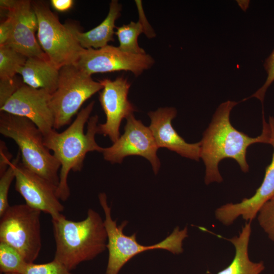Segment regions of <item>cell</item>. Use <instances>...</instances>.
<instances>
[{"mask_svg": "<svg viewBox=\"0 0 274 274\" xmlns=\"http://www.w3.org/2000/svg\"><path fill=\"white\" fill-rule=\"evenodd\" d=\"M238 102L228 100L221 103L203 132L200 142V157L206 167L204 182L209 185L221 183L223 178L219 170L220 162L225 158L234 160L242 172L247 173L249 166L246 159L248 147L256 143L271 144L272 130L264 118L262 109L263 128L260 135L252 138L237 130L231 124L230 115Z\"/></svg>", "mask_w": 274, "mask_h": 274, "instance_id": "6da1fadb", "label": "cell"}, {"mask_svg": "<svg viewBox=\"0 0 274 274\" xmlns=\"http://www.w3.org/2000/svg\"><path fill=\"white\" fill-rule=\"evenodd\" d=\"M94 101H91L78 113L75 120L61 132L55 129L44 136L45 146L53 152L59 162V181L56 195L60 200L66 201L70 195L67 178L71 170L80 172L86 155L89 152L102 153L104 148L95 141L98 133L97 115L90 117Z\"/></svg>", "mask_w": 274, "mask_h": 274, "instance_id": "7a4b0ae2", "label": "cell"}, {"mask_svg": "<svg viewBox=\"0 0 274 274\" xmlns=\"http://www.w3.org/2000/svg\"><path fill=\"white\" fill-rule=\"evenodd\" d=\"M52 222L56 246L54 259L71 271L81 263L93 259L107 248L104 221L92 209L82 221L70 220L62 214Z\"/></svg>", "mask_w": 274, "mask_h": 274, "instance_id": "3957f363", "label": "cell"}, {"mask_svg": "<svg viewBox=\"0 0 274 274\" xmlns=\"http://www.w3.org/2000/svg\"><path fill=\"white\" fill-rule=\"evenodd\" d=\"M0 133L16 143L25 167L58 186L60 164L45 146L42 132L32 121L1 112Z\"/></svg>", "mask_w": 274, "mask_h": 274, "instance_id": "277c9868", "label": "cell"}, {"mask_svg": "<svg viewBox=\"0 0 274 274\" xmlns=\"http://www.w3.org/2000/svg\"><path fill=\"white\" fill-rule=\"evenodd\" d=\"M99 203L105 215L104 220L107 234V248L109 252L106 274H118L123 266L136 255L149 250L163 249L174 254H180L183 252V242L188 236V228L185 227L180 229L174 228L173 232L161 242L150 246H143L136 241V233L130 236L123 233L127 225V221L119 225L117 220H113L111 208L107 202L105 193L98 195Z\"/></svg>", "mask_w": 274, "mask_h": 274, "instance_id": "5b68a950", "label": "cell"}, {"mask_svg": "<svg viewBox=\"0 0 274 274\" xmlns=\"http://www.w3.org/2000/svg\"><path fill=\"white\" fill-rule=\"evenodd\" d=\"M103 88L101 84L74 64L59 69L58 85L51 95L50 105L54 115V129L69 124L88 99Z\"/></svg>", "mask_w": 274, "mask_h": 274, "instance_id": "8992f818", "label": "cell"}, {"mask_svg": "<svg viewBox=\"0 0 274 274\" xmlns=\"http://www.w3.org/2000/svg\"><path fill=\"white\" fill-rule=\"evenodd\" d=\"M31 3L38 21L39 44L49 61L59 70L75 64L84 48L77 41L67 24L61 23L46 2Z\"/></svg>", "mask_w": 274, "mask_h": 274, "instance_id": "52a82bcc", "label": "cell"}, {"mask_svg": "<svg viewBox=\"0 0 274 274\" xmlns=\"http://www.w3.org/2000/svg\"><path fill=\"white\" fill-rule=\"evenodd\" d=\"M41 213L20 204L10 206L1 217L0 242L16 249L28 263L34 262L41 249Z\"/></svg>", "mask_w": 274, "mask_h": 274, "instance_id": "ba28073f", "label": "cell"}, {"mask_svg": "<svg viewBox=\"0 0 274 274\" xmlns=\"http://www.w3.org/2000/svg\"><path fill=\"white\" fill-rule=\"evenodd\" d=\"M153 57L146 53L135 54L109 45L99 49H84L74 64L88 75L98 73L129 71L135 77L154 64Z\"/></svg>", "mask_w": 274, "mask_h": 274, "instance_id": "9c48e42d", "label": "cell"}, {"mask_svg": "<svg viewBox=\"0 0 274 274\" xmlns=\"http://www.w3.org/2000/svg\"><path fill=\"white\" fill-rule=\"evenodd\" d=\"M158 149L149 127L132 114L126 118L124 133L112 146L104 148L102 153L104 159L113 164L121 163L128 156L143 157L150 161L157 174L160 167Z\"/></svg>", "mask_w": 274, "mask_h": 274, "instance_id": "30bf717a", "label": "cell"}, {"mask_svg": "<svg viewBox=\"0 0 274 274\" xmlns=\"http://www.w3.org/2000/svg\"><path fill=\"white\" fill-rule=\"evenodd\" d=\"M19 151L12 161L15 172V188L25 204L49 214L52 219L59 217L64 206L56 195L57 187L25 167L20 162Z\"/></svg>", "mask_w": 274, "mask_h": 274, "instance_id": "8fae6325", "label": "cell"}, {"mask_svg": "<svg viewBox=\"0 0 274 274\" xmlns=\"http://www.w3.org/2000/svg\"><path fill=\"white\" fill-rule=\"evenodd\" d=\"M98 81L103 86L99 94V101L106 120L104 123L98 124V134L108 136L114 143L120 136L119 128L122 120L136 111L128 98L130 83L124 77Z\"/></svg>", "mask_w": 274, "mask_h": 274, "instance_id": "7c38bea8", "label": "cell"}, {"mask_svg": "<svg viewBox=\"0 0 274 274\" xmlns=\"http://www.w3.org/2000/svg\"><path fill=\"white\" fill-rule=\"evenodd\" d=\"M51 95L44 89L23 84L0 107V111L29 119L45 136L54 130V115L50 105Z\"/></svg>", "mask_w": 274, "mask_h": 274, "instance_id": "4fadbf2b", "label": "cell"}, {"mask_svg": "<svg viewBox=\"0 0 274 274\" xmlns=\"http://www.w3.org/2000/svg\"><path fill=\"white\" fill-rule=\"evenodd\" d=\"M269 123L272 130L273 151L270 164L265 169L263 181L254 194L245 198L238 203H227L217 208L215 212L217 220L225 225H230L238 217L251 222L257 215L262 206L274 197V118L269 117Z\"/></svg>", "mask_w": 274, "mask_h": 274, "instance_id": "5bb4252c", "label": "cell"}, {"mask_svg": "<svg viewBox=\"0 0 274 274\" xmlns=\"http://www.w3.org/2000/svg\"><path fill=\"white\" fill-rule=\"evenodd\" d=\"M7 14L11 17L13 24L8 45L27 58L37 57L48 59L35 37L38 21L31 1L16 0Z\"/></svg>", "mask_w": 274, "mask_h": 274, "instance_id": "9a60e30c", "label": "cell"}, {"mask_svg": "<svg viewBox=\"0 0 274 274\" xmlns=\"http://www.w3.org/2000/svg\"><path fill=\"white\" fill-rule=\"evenodd\" d=\"M177 110L173 107L160 108L148 113L151 120L149 128L158 148H165L182 157L199 161L200 142H186L176 131L172 124L176 116Z\"/></svg>", "mask_w": 274, "mask_h": 274, "instance_id": "2e32d148", "label": "cell"}, {"mask_svg": "<svg viewBox=\"0 0 274 274\" xmlns=\"http://www.w3.org/2000/svg\"><path fill=\"white\" fill-rule=\"evenodd\" d=\"M122 6L116 0H112L110 4L109 12L105 19L97 26L87 32H81L74 24L67 23L73 35L84 49H99L107 46L113 41L115 34V22L120 16Z\"/></svg>", "mask_w": 274, "mask_h": 274, "instance_id": "e0dca14e", "label": "cell"}, {"mask_svg": "<svg viewBox=\"0 0 274 274\" xmlns=\"http://www.w3.org/2000/svg\"><path fill=\"white\" fill-rule=\"evenodd\" d=\"M25 85L35 89H44L52 94L56 89L59 70L47 59L28 57L18 72Z\"/></svg>", "mask_w": 274, "mask_h": 274, "instance_id": "ac0fdd59", "label": "cell"}, {"mask_svg": "<svg viewBox=\"0 0 274 274\" xmlns=\"http://www.w3.org/2000/svg\"><path fill=\"white\" fill-rule=\"evenodd\" d=\"M251 222L246 223L239 235L228 239L235 249L230 264L217 274H260L265 269L263 261L254 262L249 256L248 247L251 234Z\"/></svg>", "mask_w": 274, "mask_h": 274, "instance_id": "d6986e66", "label": "cell"}, {"mask_svg": "<svg viewBox=\"0 0 274 274\" xmlns=\"http://www.w3.org/2000/svg\"><path fill=\"white\" fill-rule=\"evenodd\" d=\"M115 35L119 42L118 47L123 51L135 54H145V51L138 44V37L144 33L143 25L140 21H131L128 24L116 27Z\"/></svg>", "mask_w": 274, "mask_h": 274, "instance_id": "ffe728a7", "label": "cell"}, {"mask_svg": "<svg viewBox=\"0 0 274 274\" xmlns=\"http://www.w3.org/2000/svg\"><path fill=\"white\" fill-rule=\"evenodd\" d=\"M27 59L9 45L0 46V79L14 78Z\"/></svg>", "mask_w": 274, "mask_h": 274, "instance_id": "44dd1931", "label": "cell"}, {"mask_svg": "<svg viewBox=\"0 0 274 274\" xmlns=\"http://www.w3.org/2000/svg\"><path fill=\"white\" fill-rule=\"evenodd\" d=\"M28 263L14 248L0 242V271L2 273L23 274Z\"/></svg>", "mask_w": 274, "mask_h": 274, "instance_id": "7402d4cb", "label": "cell"}, {"mask_svg": "<svg viewBox=\"0 0 274 274\" xmlns=\"http://www.w3.org/2000/svg\"><path fill=\"white\" fill-rule=\"evenodd\" d=\"M257 220L260 227L274 242V197L261 208L257 214Z\"/></svg>", "mask_w": 274, "mask_h": 274, "instance_id": "603a6c76", "label": "cell"}, {"mask_svg": "<svg viewBox=\"0 0 274 274\" xmlns=\"http://www.w3.org/2000/svg\"><path fill=\"white\" fill-rule=\"evenodd\" d=\"M23 274H72L61 262L53 259L49 262L28 263Z\"/></svg>", "mask_w": 274, "mask_h": 274, "instance_id": "cb8c5ba5", "label": "cell"}, {"mask_svg": "<svg viewBox=\"0 0 274 274\" xmlns=\"http://www.w3.org/2000/svg\"><path fill=\"white\" fill-rule=\"evenodd\" d=\"M14 179L15 172L11 161L8 169L0 175V217L10 206L8 202V193Z\"/></svg>", "mask_w": 274, "mask_h": 274, "instance_id": "d4e9b609", "label": "cell"}, {"mask_svg": "<svg viewBox=\"0 0 274 274\" xmlns=\"http://www.w3.org/2000/svg\"><path fill=\"white\" fill-rule=\"evenodd\" d=\"M263 66L267 73V78L264 84L252 95L244 99L242 101L252 97H255L258 99L263 105L266 92L274 81V49L270 54L265 59Z\"/></svg>", "mask_w": 274, "mask_h": 274, "instance_id": "484cf974", "label": "cell"}, {"mask_svg": "<svg viewBox=\"0 0 274 274\" xmlns=\"http://www.w3.org/2000/svg\"><path fill=\"white\" fill-rule=\"evenodd\" d=\"M23 84L16 76L12 79H0V107L4 105Z\"/></svg>", "mask_w": 274, "mask_h": 274, "instance_id": "4316f807", "label": "cell"}, {"mask_svg": "<svg viewBox=\"0 0 274 274\" xmlns=\"http://www.w3.org/2000/svg\"><path fill=\"white\" fill-rule=\"evenodd\" d=\"M12 28V18L7 14L6 19L0 24V46L8 45L11 37Z\"/></svg>", "mask_w": 274, "mask_h": 274, "instance_id": "83f0119b", "label": "cell"}, {"mask_svg": "<svg viewBox=\"0 0 274 274\" xmlns=\"http://www.w3.org/2000/svg\"><path fill=\"white\" fill-rule=\"evenodd\" d=\"M12 155L8 150L5 143L1 141L0 144V175L3 174L12 161Z\"/></svg>", "mask_w": 274, "mask_h": 274, "instance_id": "f1b7e54d", "label": "cell"}, {"mask_svg": "<svg viewBox=\"0 0 274 274\" xmlns=\"http://www.w3.org/2000/svg\"><path fill=\"white\" fill-rule=\"evenodd\" d=\"M135 3L138 8L139 13V21L141 22L144 29V33L149 38H152L155 36V33L151 25L148 22L146 16L143 12L141 1H135Z\"/></svg>", "mask_w": 274, "mask_h": 274, "instance_id": "f546056e", "label": "cell"}, {"mask_svg": "<svg viewBox=\"0 0 274 274\" xmlns=\"http://www.w3.org/2000/svg\"><path fill=\"white\" fill-rule=\"evenodd\" d=\"M52 7L58 12H63L68 11L74 4L73 0H51Z\"/></svg>", "mask_w": 274, "mask_h": 274, "instance_id": "4dcf8cb0", "label": "cell"}, {"mask_svg": "<svg viewBox=\"0 0 274 274\" xmlns=\"http://www.w3.org/2000/svg\"><path fill=\"white\" fill-rule=\"evenodd\" d=\"M16 0H1V8L8 11L13 7L16 3Z\"/></svg>", "mask_w": 274, "mask_h": 274, "instance_id": "1f68e13d", "label": "cell"}, {"mask_svg": "<svg viewBox=\"0 0 274 274\" xmlns=\"http://www.w3.org/2000/svg\"><path fill=\"white\" fill-rule=\"evenodd\" d=\"M2 274H18V273H2Z\"/></svg>", "mask_w": 274, "mask_h": 274, "instance_id": "d6a6232c", "label": "cell"}]
</instances>
